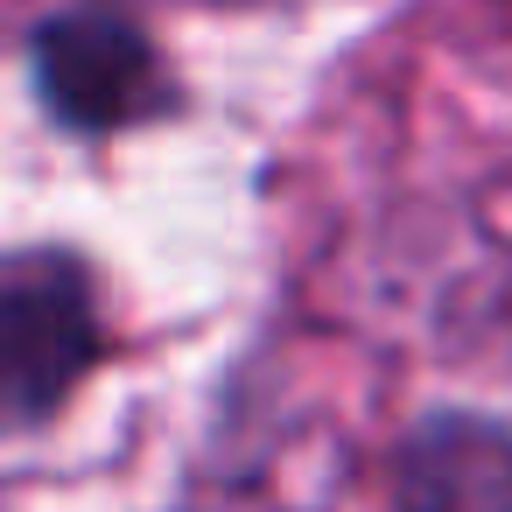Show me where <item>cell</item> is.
<instances>
[{
  "label": "cell",
  "mask_w": 512,
  "mask_h": 512,
  "mask_svg": "<svg viewBox=\"0 0 512 512\" xmlns=\"http://www.w3.org/2000/svg\"><path fill=\"white\" fill-rule=\"evenodd\" d=\"M36 92L71 134H120L169 106V71L141 29L113 15H57L29 43Z\"/></svg>",
  "instance_id": "7a4b0ae2"
},
{
  "label": "cell",
  "mask_w": 512,
  "mask_h": 512,
  "mask_svg": "<svg viewBox=\"0 0 512 512\" xmlns=\"http://www.w3.org/2000/svg\"><path fill=\"white\" fill-rule=\"evenodd\" d=\"M0 337H8V421L36 428L99 358V302L85 260L15 253L0 281Z\"/></svg>",
  "instance_id": "6da1fadb"
}]
</instances>
